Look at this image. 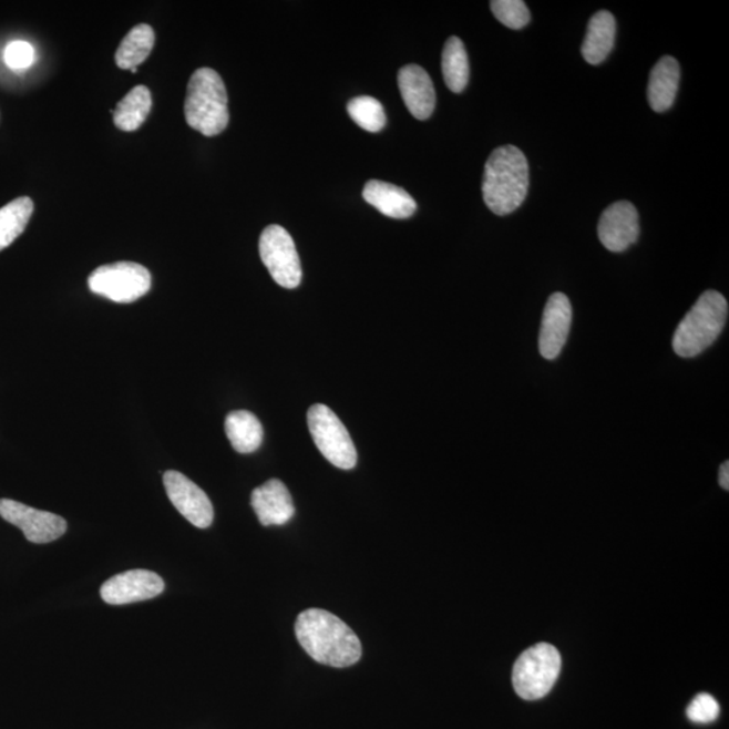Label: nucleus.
Listing matches in <instances>:
<instances>
[{"label":"nucleus","mask_w":729,"mask_h":729,"mask_svg":"<svg viewBox=\"0 0 729 729\" xmlns=\"http://www.w3.org/2000/svg\"><path fill=\"white\" fill-rule=\"evenodd\" d=\"M295 633L300 646L318 664L349 667L361 658V641L353 629L325 609L301 612Z\"/></svg>","instance_id":"1"},{"label":"nucleus","mask_w":729,"mask_h":729,"mask_svg":"<svg viewBox=\"0 0 729 729\" xmlns=\"http://www.w3.org/2000/svg\"><path fill=\"white\" fill-rule=\"evenodd\" d=\"M528 184L527 158L518 147L505 145L492 152L485 164L483 196L493 214L516 212L526 201Z\"/></svg>","instance_id":"2"},{"label":"nucleus","mask_w":729,"mask_h":729,"mask_svg":"<svg viewBox=\"0 0 729 729\" xmlns=\"http://www.w3.org/2000/svg\"><path fill=\"white\" fill-rule=\"evenodd\" d=\"M728 319V301L718 290H707L690 308L672 337V349L682 358L700 356L716 342Z\"/></svg>","instance_id":"3"},{"label":"nucleus","mask_w":729,"mask_h":729,"mask_svg":"<svg viewBox=\"0 0 729 729\" xmlns=\"http://www.w3.org/2000/svg\"><path fill=\"white\" fill-rule=\"evenodd\" d=\"M224 80L212 68H201L191 76L185 97V120L196 132L214 137L225 132L230 114Z\"/></svg>","instance_id":"4"},{"label":"nucleus","mask_w":729,"mask_h":729,"mask_svg":"<svg viewBox=\"0 0 729 729\" xmlns=\"http://www.w3.org/2000/svg\"><path fill=\"white\" fill-rule=\"evenodd\" d=\"M561 666V654L554 646L540 644L530 647L517 658L512 671V684L517 696L535 701L548 695L557 682Z\"/></svg>","instance_id":"5"},{"label":"nucleus","mask_w":729,"mask_h":729,"mask_svg":"<svg viewBox=\"0 0 729 729\" xmlns=\"http://www.w3.org/2000/svg\"><path fill=\"white\" fill-rule=\"evenodd\" d=\"M315 444L333 466L350 471L357 465V450L341 419L325 404H315L307 413Z\"/></svg>","instance_id":"6"},{"label":"nucleus","mask_w":729,"mask_h":729,"mask_svg":"<svg viewBox=\"0 0 729 729\" xmlns=\"http://www.w3.org/2000/svg\"><path fill=\"white\" fill-rule=\"evenodd\" d=\"M89 287L95 295L129 305L150 292L152 276L151 271L140 264L115 263L103 265L92 271L89 277Z\"/></svg>","instance_id":"7"},{"label":"nucleus","mask_w":729,"mask_h":729,"mask_svg":"<svg viewBox=\"0 0 729 729\" xmlns=\"http://www.w3.org/2000/svg\"><path fill=\"white\" fill-rule=\"evenodd\" d=\"M259 256L274 280L283 288L295 289L301 283V265L294 238L286 228L270 225L259 237Z\"/></svg>","instance_id":"8"},{"label":"nucleus","mask_w":729,"mask_h":729,"mask_svg":"<svg viewBox=\"0 0 729 729\" xmlns=\"http://www.w3.org/2000/svg\"><path fill=\"white\" fill-rule=\"evenodd\" d=\"M0 516L12 526L21 528L27 540L37 545L59 540L68 528L63 517L10 499L0 500Z\"/></svg>","instance_id":"9"},{"label":"nucleus","mask_w":729,"mask_h":729,"mask_svg":"<svg viewBox=\"0 0 729 729\" xmlns=\"http://www.w3.org/2000/svg\"><path fill=\"white\" fill-rule=\"evenodd\" d=\"M164 486L171 503L197 528H208L214 522V506L207 494L181 472L164 473Z\"/></svg>","instance_id":"10"},{"label":"nucleus","mask_w":729,"mask_h":729,"mask_svg":"<svg viewBox=\"0 0 729 729\" xmlns=\"http://www.w3.org/2000/svg\"><path fill=\"white\" fill-rule=\"evenodd\" d=\"M164 589V579L158 574L135 568L107 579L102 585L101 596L110 605H125L151 600Z\"/></svg>","instance_id":"11"},{"label":"nucleus","mask_w":729,"mask_h":729,"mask_svg":"<svg viewBox=\"0 0 729 729\" xmlns=\"http://www.w3.org/2000/svg\"><path fill=\"white\" fill-rule=\"evenodd\" d=\"M639 237V214L633 203L616 202L598 222V238L605 249L614 253L627 250Z\"/></svg>","instance_id":"12"},{"label":"nucleus","mask_w":729,"mask_h":729,"mask_svg":"<svg viewBox=\"0 0 729 729\" xmlns=\"http://www.w3.org/2000/svg\"><path fill=\"white\" fill-rule=\"evenodd\" d=\"M573 311L571 300L565 294L550 296L543 311L540 332V351L546 360H555L565 348L571 333Z\"/></svg>","instance_id":"13"},{"label":"nucleus","mask_w":729,"mask_h":729,"mask_svg":"<svg viewBox=\"0 0 729 729\" xmlns=\"http://www.w3.org/2000/svg\"><path fill=\"white\" fill-rule=\"evenodd\" d=\"M251 506L265 527L284 526L295 515V505L283 481L271 479L251 493Z\"/></svg>","instance_id":"14"},{"label":"nucleus","mask_w":729,"mask_h":729,"mask_svg":"<svg viewBox=\"0 0 729 729\" xmlns=\"http://www.w3.org/2000/svg\"><path fill=\"white\" fill-rule=\"evenodd\" d=\"M398 83L408 111L419 121L429 120L437 103L429 73L422 66L405 65L399 71Z\"/></svg>","instance_id":"15"},{"label":"nucleus","mask_w":729,"mask_h":729,"mask_svg":"<svg viewBox=\"0 0 729 729\" xmlns=\"http://www.w3.org/2000/svg\"><path fill=\"white\" fill-rule=\"evenodd\" d=\"M362 196L370 206L393 219L410 218L418 208L417 202L405 189L386 182H368L363 187Z\"/></svg>","instance_id":"16"},{"label":"nucleus","mask_w":729,"mask_h":729,"mask_svg":"<svg viewBox=\"0 0 729 729\" xmlns=\"http://www.w3.org/2000/svg\"><path fill=\"white\" fill-rule=\"evenodd\" d=\"M679 76V65L675 58L665 55L653 68L648 80L647 97L655 113H665L675 104Z\"/></svg>","instance_id":"17"},{"label":"nucleus","mask_w":729,"mask_h":729,"mask_svg":"<svg viewBox=\"0 0 729 729\" xmlns=\"http://www.w3.org/2000/svg\"><path fill=\"white\" fill-rule=\"evenodd\" d=\"M616 21L609 11H598L591 18L583 43L584 59L592 65L602 64L615 45Z\"/></svg>","instance_id":"18"},{"label":"nucleus","mask_w":729,"mask_h":729,"mask_svg":"<svg viewBox=\"0 0 729 729\" xmlns=\"http://www.w3.org/2000/svg\"><path fill=\"white\" fill-rule=\"evenodd\" d=\"M225 431L234 450L240 454L255 453L261 446L264 429L255 413L233 411L225 420Z\"/></svg>","instance_id":"19"},{"label":"nucleus","mask_w":729,"mask_h":729,"mask_svg":"<svg viewBox=\"0 0 729 729\" xmlns=\"http://www.w3.org/2000/svg\"><path fill=\"white\" fill-rule=\"evenodd\" d=\"M156 42V34L150 24H138L130 30L115 54L116 65L121 70H137L150 58Z\"/></svg>","instance_id":"20"},{"label":"nucleus","mask_w":729,"mask_h":729,"mask_svg":"<svg viewBox=\"0 0 729 729\" xmlns=\"http://www.w3.org/2000/svg\"><path fill=\"white\" fill-rule=\"evenodd\" d=\"M151 110V91L145 85L135 86L113 111L115 126L123 132H135L146 121Z\"/></svg>","instance_id":"21"},{"label":"nucleus","mask_w":729,"mask_h":729,"mask_svg":"<svg viewBox=\"0 0 729 729\" xmlns=\"http://www.w3.org/2000/svg\"><path fill=\"white\" fill-rule=\"evenodd\" d=\"M442 72L444 82L451 92L460 94L466 89L471 68L465 45L459 37H450L442 53Z\"/></svg>","instance_id":"22"},{"label":"nucleus","mask_w":729,"mask_h":729,"mask_svg":"<svg viewBox=\"0 0 729 729\" xmlns=\"http://www.w3.org/2000/svg\"><path fill=\"white\" fill-rule=\"evenodd\" d=\"M34 212L30 197H18L0 208V251L21 236Z\"/></svg>","instance_id":"23"},{"label":"nucleus","mask_w":729,"mask_h":729,"mask_svg":"<svg viewBox=\"0 0 729 729\" xmlns=\"http://www.w3.org/2000/svg\"><path fill=\"white\" fill-rule=\"evenodd\" d=\"M348 113L358 126L369 133H379L386 127V110L374 97L358 96L351 99L348 104Z\"/></svg>","instance_id":"24"},{"label":"nucleus","mask_w":729,"mask_h":729,"mask_svg":"<svg viewBox=\"0 0 729 729\" xmlns=\"http://www.w3.org/2000/svg\"><path fill=\"white\" fill-rule=\"evenodd\" d=\"M491 9L494 17L510 29H523L531 20L530 10L523 0H493Z\"/></svg>","instance_id":"25"},{"label":"nucleus","mask_w":729,"mask_h":729,"mask_svg":"<svg viewBox=\"0 0 729 729\" xmlns=\"http://www.w3.org/2000/svg\"><path fill=\"white\" fill-rule=\"evenodd\" d=\"M687 715L696 725H709L719 718L720 706L713 696L700 694L689 704Z\"/></svg>","instance_id":"26"},{"label":"nucleus","mask_w":729,"mask_h":729,"mask_svg":"<svg viewBox=\"0 0 729 729\" xmlns=\"http://www.w3.org/2000/svg\"><path fill=\"white\" fill-rule=\"evenodd\" d=\"M34 49L27 41H12L4 49V63L11 70H28L34 63Z\"/></svg>","instance_id":"27"},{"label":"nucleus","mask_w":729,"mask_h":729,"mask_svg":"<svg viewBox=\"0 0 729 729\" xmlns=\"http://www.w3.org/2000/svg\"><path fill=\"white\" fill-rule=\"evenodd\" d=\"M719 481H720V486L722 487V490L729 491V462L728 461L722 463V465L720 466Z\"/></svg>","instance_id":"28"}]
</instances>
